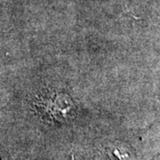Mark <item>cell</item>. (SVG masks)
I'll use <instances>...</instances> for the list:
<instances>
[{
  "label": "cell",
  "mask_w": 160,
  "mask_h": 160,
  "mask_svg": "<svg viewBox=\"0 0 160 160\" xmlns=\"http://www.w3.org/2000/svg\"><path fill=\"white\" fill-rule=\"evenodd\" d=\"M109 160H132L129 149L122 145H112L106 149Z\"/></svg>",
  "instance_id": "7a4b0ae2"
},
{
  "label": "cell",
  "mask_w": 160,
  "mask_h": 160,
  "mask_svg": "<svg viewBox=\"0 0 160 160\" xmlns=\"http://www.w3.org/2000/svg\"><path fill=\"white\" fill-rule=\"evenodd\" d=\"M0 160H1V159H0Z\"/></svg>",
  "instance_id": "3957f363"
},
{
  "label": "cell",
  "mask_w": 160,
  "mask_h": 160,
  "mask_svg": "<svg viewBox=\"0 0 160 160\" xmlns=\"http://www.w3.org/2000/svg\"><path fill=\"white\" fill-rule=\"evenodd\" d=\"M50 97L42 98L38 104L49 119L65 122L71 118L74 113V104L68 95L63 93H53Z\"/></svg>",
  "instance_id": "6da1fadb"
}]
</instances>
